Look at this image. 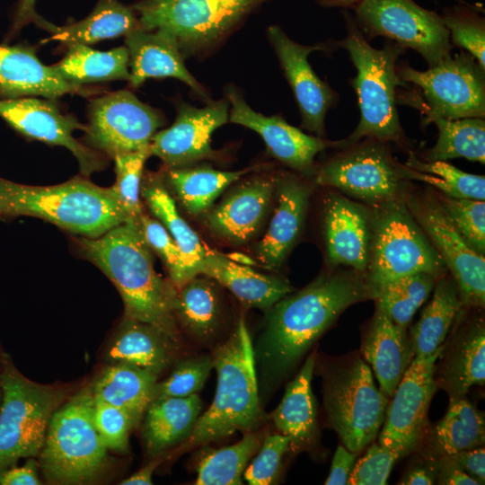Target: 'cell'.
Returning a JSON list of instances; mask_svg holds the SVG:
<instances>
[{
	"instance_id": "cell-4",
	"label": "cell",
	"mask_w": 485,
	"mask_h": 485,
	"mask_svg": "<svg viewBox=\"0 0 485 485\" xmlns=\"http://www.w3.org/2000/svg\"><path fill=\"white\" fill-rule=\"evenodd\" d=\"M18 216L39 217L87 238L132 219L113 186L100 187L83 178L31 186L0 177V216Z\"/></svg>"
},
{
	"instance_id": "cell-15",
	"label": "cell",
	"mask_w": 485,
	"mask_h": 485,
	"mask_svg": "<svg viewBox=\"0 0 485 485\" xmlns=\"http://www.w3.org/2000/svg\"><path fill=\"white\" fill-rule=\"evenodd\" d=\"M445 344L428 356L416 355L389 401L378 443L401 458L415 450L428 427V411L437 388L436 362Z\"/></svg>"
},
{
	"instance_id": "cell-47",
	"label": "cell",
	"mask_w": 485,
	"mask_h": 485,
	"mask_svg": "<svg viewBox=\"0 0 485 485\" xmlns=\"http://www.w3.org/2000/svg\"><path fill=\"white\" fill-rule=\"evenodd\" d=\"M212 368L211 355L193 357L179 362L166 379L157 382L153 401L196 394L203 388Z\"/></svg>"
},
{
	"instance_id": "cell-12",
	"label": "cell",
	"mask_w": 485,
	"mask_h": 485,
	"mask_svg": "<svg viewBox=\"0 0 485 485\" xmlns=\"http://www.w3.org/2000/svg\"><path fill=\"white\" fill-rule=\"evenodd\" d=\"M384 144L372 138L349 143L314 170V182L336 189L373 208L401 198L405 180L401 163Z\"/></svg>"
},
{
	"instance_id": "cell-24",
	"label": "cell",
	"mask_w": 485,
	"mask_h": 485,
	"mask_svg": "<svg viewBox=\"0 0 485 485\" xmlns=\"http://www.w3.org/2000/svg\"><path fill=\"white\" fill-rule=\"evenodd\" d=\"M95 92L64 80L52 66L38 58L32 47L0 43V99L40 96L55 100L65 94L86 96Z\"/></svg>"
},
{
	"instance_id": "cell-52",
	"label": "cell",
	"mask_w": 485,
	"mask_h": 485,
	"mask_svg": "<svg viewBox=\"0 0 485 485\" xmlns=\"http://www.w3.org/2000/svg\"><path fill=\"white\" fill-rule=\"evenodd\" d=\"M36 0H17L7 39H12L29 23H35L52 33L57 26L41 18L35 10Z\"/></svg>"
},
{
	"instance_id": "cell-26",
	"label": "cell",
	"mask_w": 485,
	"mask_h": 485,
	"mask_svg": "<svg viewBox=\"0 0 485 485\" xmlns=\"http://www.w3.org/2000/svg\"><path fill=\"white\" fill-rule=\"evenodd\" d=\"M361 353L371 365L380 391L391 399L415 357L407 328L376 309L364 334Z\"/></svg>"
},
{
	"instance_id": "cell-3",
	"label": "cell",
	"mask_w": 485,
	"mask_h": 485,
	"mask_svg": "<svg viewBox=\"0 0 485 485\" xmlns=\"http://www.w3.org/2000/svg\"><path fill=\"white\" fill-rule=\"evenodd\" d=\"M211 356L217 374L213 401L175 453L188 452L235 432H251L263 420L253 344L243 317Z\"/></svg>"
},
{
	"instance_id": "cell-50",
	"label": "cell",
	"mask_w": 485,
	"mask_h": 485,
	"mask_svg": "<svg viewBox=\"0 0 485 485\" xmlns=\"http://www.w3.org/2000/svg\"><path fill=\"white\" fill-rule=\"evenodd\" d=\"M290 449V438L283 434L265 437L257 454L243 472V479L251 485L272 484L278 477L285 454Z\"/></svg>"
},
{
	"instance_id": "cell-19",
	"label": "cell",
	"mask_w": 485,
	"mask_h": 485,
	"mask_svg": "<svg viewBox=\"0 0 485 485\" xmlns=\"http://www.w3.org/2000/svg\"><path fill=\"white\" fill-rule=\"evenodd\" d=\"M227 122L229 103L226 99L210 101L203 108L179 103L173 124L153 137L151 155L160 158L167 168L190 166L215 158L212 134Z\"/></svg>"
},
{
	"instance_id": "cell-10",
	"label": "cell",
	"mask_w": 485,
	"mask_h": 485,
	"mask_svg": "<svg viewBox=\"0 0 485 485\" xmlns=\"http://www.w3.org/2000/svg\"><path fill=\"white\" fill-rule=\"evenodd\" d=\"M264 0H142L131 6L140 27L176 41L184 57L219 43Z\"/></svg>"
},
{
	"instance_id": "cell-59",
	"label": "cell",
	"mask_w": 485,
	"mask_h": 485,
	"mask_svg": "<svg viewBox=\"0 0 485 485\" xmlns=\"http://www.w3.org/2000/svg\"><path fill=\"white\" fill-rule=\"evenodd\" d=\"M228 257L234 261L243 265H251L253 262V260L250 257L242 253H233Z\"/></svg>"
},
{
	"instance_id": "cell-60",
	"label": "cell",
	"mask_w": 485,
	"mask_h": 485,
	"mask_svg": "<svg viewBox=\"0 0 485 485\" xmlns=\"http://www.w3.org/2000/svg\"><path fill=\"white\" fill-rule=\"evenodd\" d=\"M323 3L336 6H351L360 0H322Z\"/></svg>"
},
{
	"instance_id": "cell-23",
	"label": "cell",
	"mask_w": 485,
	"mask_h": 485,
	"mask_svg": "<svg viewBox=\"0 0 485 485\" xmlns=\"http://www.w3.org/2000/svg\"><path fill=\"white\" fill-rule=\"evenodd\" d=\"M311 187L293 175L276 181V205L264 236L255 247V256L268 269L281 267L303 231Z\"/></svg>"
},
{
	"instance_id": "cell-25",
	"label": "cell",
	"mask_w": 485,
	"mask_h": 485,
	"mask_svg": "<svg viewBox=\"0 0 485 485\" xmlns=\"http://www.w3.org/2000/svg\"><path fill=\"white\" fill-rule=\"evenodd\" d=\"M129 53V85H141L148 78L172 77L190 86L206 101L210 99L206 90L188 71L184 56L176 41L160 31L137 28L125 35Z\"/></svg>"
},
{
	"instance_id": "cell-58",
	"label": "cell",
	"mask_w": 485,
	"mask_h": 485,
	"mask_svg": "<svg viewBox=\"0 0 485 485\" xmlns=\"http://www.w3.org/2000/svg\"><path fill=\"white\" fill-rule=\"evenodd\" d=\"M164 459L163 454L155 456L146 466L133 473L128 478L123 480L120 484L122 485H150L153 484L152 477L157 466Z\"/></svg>"
},
{
	"instance_id": "cell-13",
	"label": "cell",
	"mask_w": 485,
	"mask_h": 485,
	"mask_svg": "<svg viewBox=\"0 0 485 485\" xmlns=\"http://www.w3.org/2000/svg\"><path fill=\"white\" fill-rule=\"evenodd\" d=\"M357 17L370 36H384L417 51L433 66L451 55L449 31L442 16L413 0H360Z\"/></svg>"
},
{
	"instance_id": "cell-2",
	"label": "cell",
	"mask_w": 485,
	"mask_h": 485,
	"mask_svg": "<svg viewBox=\"0 0 485 485\" xmlns=\"http://www.w3.org/2000/svg\"><path fill=\"white\" fill-rule=\"evenodd\" d=\"M76 242L84 257L119 292L124 316L149 323L180 341L174 315L177 288L155 271L138 220L130 219L97 238L83 236Z\"/></svg>"
},
{
	"instance_id": "cell-17",
	"label": "cell",
	"mask_w": 485,
	"mask_h": 485,
	"mask_svg": "<svg viewBox=\"0 0 485 485\" xmlns=\"http://www.w3.org/2000/svg\"><path fill=\"white\" fill-rule=\"evenodd\" d=\"M0 117L22 135L47 144L61 146L76 158L82 174L88 176L105 166L102 154L74 137L75 130H86L70 114L63 113L52 99L22 97L0 99Z\"/></svg>"
},
{
	"instance_id": "cell-42",
	"label": "cell",
	"mask_w": 485,
	"mask_h": 485,
	"mask_svg": "<svg viewBox=\"0 0 485 485\" xmlns=\"http://www.w3.org/2000/svg\"><path fill=\"white\" fill-rule=\"evenodd\" d=\"M260 435L248 432L237 443L211 450L197 465L196 485H239L249 461L261 445Z\"/></svg>"
},
{
	"instance_id": "cell-46",
	"label": "cell",
	"mask_w": 485,
	"mask_h": 485,
	"mask_svg": "<svg viewBox=\"0 0 485 485\" xmlns=\"http://www.w3.org/2000/svg\"><path fill=\"white\" fill-rule=\"evenodd\" d=\"M138 224L147 245L164 263L174 287L179 288L190 280L192 278L184 257L164 226L157 219L144 213L140 216Z\"/></svg>"
},
{
	"instance_id": "cell-6",
	"label": "cell",
	"mask_w": 485,
	"mask_h": 485,
	"mask_svg": "<svg viewBox=\"0 0 485 485\" xmlns=\"http://www.w3.org/2000/svg\"><path fill=\"white\" fill-rule=\"evenodd\" d=\"M92 388L84 387L53 413L40 463L55 484H83L94 480L107 463L108 448L93 423Z\"/></svg>"
},
{
	"instance_id": "cell-1",
	"label": "cell",
	"mask_w": 485,
	"mask_h": 485,
	"mask_svg": "<svg viewBox=\"0 0 485 485\" xmlns=\"http://www.w3.org/2000/svg\"><path fill=\"white\" fill-rule=\"evenodd\" d=\"M367 299L373 295L365 274L341 270L322 274L274 304L253 345L262 387L270 389L284 380L342 312Z\"/></svg>"
},
{
	"instance_id": "cell-21",
	"label": "cell",
	"mask_w": 485,
	"mask_h": 485,
	"mask_svg": "<svg viewBox=\"0 0 485 485\" xmlns=\"http://www.w3.org/2000/svg\"><path fill=\"white\" fill-rule=\"evenodd\" d=\"M276 181L257 176L244 181L206 216L207 227L217 236L235 245L244 244L260 231L275 198Z\"/></svg>"
},
{
	"instance_id": "cell-9",
	"label": "cell",
	"mask_w": 485,
	"mask_h": 485,
	"mask_svg": "<svg viewBox=\"0 0 485 485\" xmlns=\"http://www.w3.org/2000/svg\"><path fill=\"white\" fill-rule=\"evenodd\" d=\"M446 267L423 230L398 198L374 207L371 213L369 261L365 273L373 299L389 282L418 273L438 278Z\"/></svg>"
},
{
	"instance_id": "cell-40",
	"label": "cell",
	"mask_w": 485,
	"mask_h": 485,
	"mask_svg": "<svg viewBox=\"0 0 485 485\" xmlns=\"http://www.w3.org/2000/svg\"><path fill=\"white\" fill-rule=\"evenodd\" d=\"M438 131L436 144L425 154V161H447L463 157L470 161L485 163L484 118L457 119L431 117Z\"/></svg>"
},
{
	"instance_id": "cell-44",
	"label": "cell",
	"mask_w": 485,
	"mask_h": 485,
	"mask_svg": "<svg viewBox=\"0 0 485 485\" xmlns=\"http://www.w3.org/2000/svg\"><path fill=\"white\" fill-rule=\"evenodd\" d=\"M434 193L445 214L465 240L479 254L485 253V202L472 198H458L438 191Z\"/></svg>"
},
{
	"instance_id": "cell-55",
	"label": "cell",
	"mask_w": 485,
	"mask_h": 485,
	"mask_svg": "<svg viewBox=\"0 0 485 485\" xmlns=\"http://www.w3.org/2000/svg\"><path fill=\"white\" fill-rule=\"evenodd\" d=\"M438 472L436 481L444 485H479L468 475L451 456L437 458Z\"/></svg>"
},
{
	"instance_id": "cell-35",
	"label": "cell",
	"mask_w": 485,
	"mask_h": 485,
	"mask_svg": "<svg viewBox=\"0 0 485 485\" xmlns=\"http://www.w3.org/2000/svg\"><path fill=\"white\" fill-rule=\"evenodd\" d=\"M141 195L153 216L164 226L179 246L191 278L200 275L207 251L197 233L179 213L162 178L156 174L146 177Z\"/></svg>"
},
{
	"instance_id": "cell-31",
	"label": "cell",
	"mask_w": 485,
	"mask_h": 485,
	"mask_svg": "<svg viewBox=\"0 0 485 485\" xmlns=\"http://www.w3.org/2000/svg\"><path fill=\"white\" fill-rule=\"evenodd\" d=\"M201 409L202 402L197 393L152 401L145 412L142 430L148 455H162L187 439Z\"/></svg>"
},
{
	"instance_id": "cell-5",
	"label": "cell",
	"mask_w": 485,
	"mask_h": 485,
	"mask_svg": "<svg viewBox=\"0 0 485 485\" xmlns=\"http://www.w3.org/2000/svg\"><path fill=\"white\" fill-rule=\"evenodd\" d=\"M347 36L337 44L348 51L357 69L351 85L357 93L360 119L346 140L356 143L372 138L406 147L408 141L397 111V87L406 84L396 66L405 48L397 43L375 48L350 18L347 19Z\"/></svg>"
},
{
	"instance_id": "cell-8",
	"label": "cell",
	"mask_w": 485,
	"mask_h": 485,
	"mask_svg": "<svg viewBox=\"0 0 485 485\" xmlns=\"http://www.w3.org/2000/svg\"><path fill=\"white\" fill-rule=\"evenodd\" d=\"M321 375L330 426L348 450L361 452L378 436L389 398L376 387L370 367L357 355L333 361Z\"/></svg>"
},
{
	"instance_id": "cell-29",
	"label": "cell",
	"mask_w": 485,
	"mask_h": 485,
	"mask_svg": "<svg viewBox=\"0 0 485 485\" xmlns=\"http://www.w3.org/2000/svg\"><path fill=\"white\" fill-rule=\"evenodd\" d=\"M443 358L436 385L445 389L450 399L465 396L473 385L485 381V329L483 322L462 329L452 340Z\"/></svg>"
},
{
	"instance_id": "cell-53",
	"label": "cell",
	"mask_w": 485,
	"mask_h": 485,
	"mask_svg": "<svg viewBox=\"0 0 485 485\" xmlns=\"http://www.w3.org/2000/svg\"><path fill=\"white\" fill-rule=\"evenodd\" d=\"M358 453L350 452L344 445L335 451L326 485H346Z\"/></svg>"
},
{
	"instance_id": "cell-41",
	"label": "cell",
	"mask_w": 485,
	"mask_h": 485,
	"mask_svg": "<svg viewBox=\"0 0 485 485\" xmlns=\"http://www.w3.org/2000/svg\"><path fill=\"white\" fill-rule=\"evenodd\" d=\"M400 171L404 180L427 183L446 196L485 199L484 176L465 172L446 161H423L410 154Z\"/></svg>"
},
{
	"instance_id": "cell-51",
	"label": "cell",
	"mask_w": 485,
	"mask_h": 485,
	"mask_svg": "<svg viewBox=\"0 0 485 485\" xmlns=\"http://www.w3.org/2000/svg\"><path fill=\"white\" fill-rule=\"evenodd\" d=\"M399 456L380 443L372 444L353 466L348 484L384 485Z\"/></svg>"
},
{
	"instance_id": "cell-48",
	"label": "cell",
	"mask_w": 485,
	"mask_h": 485,
	"mask_svg": "<svg viewBox=\"0 0 485 485\" xmlns=\"http://www.w3.org/2000/svg\"><path fill=\"white\" fill-rule=\"evenodd\" d=\"M442 19L449 31L450 40L465 49L485 70L484 19L473 12L461 8L447 12Z\"/></svg>"
},
{
	"instance_id": "cell-54",
	"label": "cell",
	"mask_w": 485,
	"mask_h": 485,
	"mask_svg": "<svg viewBox=\"0 0 485 485\" xmlns=\"http://www.w3.org/2000/svg\"><path fill=\"white\" fill-rule=\"evenodd\" d=\"M451 456L457 464L479 484L485 481V450L479 446Z\"/></svg>"
},
{
	"instance_id": "cell-28",
	"label": "cell",
	"mask_w": 485,
	"mask_h": 485,
	"mask_svg": "<svg viewBox=\"0 0 485 485\" xmlns=\"http://www.w3.org/2000/svg\"><path fill=\"white\" fill-rule=\"evenodd\" d=\"M200 275L226 287L245 306L265 311L293 290L285 278L257 272L248 265L212 251H207Z\"/></svg>"
},
{
	"instance_id": "cell-36",
	"label": "cell",
	"mask_w": 485,
	"mask_h": 485,
	"mask_svg": "<svg viewBox=\"0 0 485 485\" xmlns=\"http://www.w3.org/2000/svg\"><path fill=\"white\" fill-rule=\"evenodd\" d=\"M52 67L64 80L80 86L113 80L128 81L130 76L129 53L126 46L100 51L88 45H73Z\"/></svg>"
},
{
	"instance_id": "cell-49",
	"label": "cell",
	"mask_w": 485,
	"mask_h": 485,
	"mask_svg": "<svg viewBox=\"0 0 485 485\" xmlns=\"http://www.w3.org/2000/svg\"><path fill=\"white\" fill-rule=\"evenodd\" d=\"M94 427L108 450L126 453L129 434L137 425L123 410L93 397Z\"/></svg>"
},
{
	"instance_id": "cell-57",
	"label": "cell",
	"mask_w": 485,
	"mask_h": 485,
	"mask_svg": "<svg viewBox=\"0 0 485 485\" xmlns=\"http://www.w3.org/2000/svg\"><path fill=\"white\" fill-rule=\"evenodd\" d=\"M438 460L429 456L427 462L410 469L398 482L402 485H430L436 481Z\"/></svg>"
},
{
	"instance_id": "cell-56",
	"label": "cell",
	"mask_w": 485,
	"mask_h": 485,
	"mask_svg": "<svg viewBox=\"0 0 485 485\" xmlns=\"http://www.w3.org/2000/svg\"><path fill=\"white\" fill-rule=\"evenodd\" d=\"M40 481L37 464L31 458L22 467H10L0 472V485H38Z\"/></svg>"
},
{
	"instance_id": "cell-43",
	"label": "cell",
	"mask_w": 485,
	"mask_h": 485,
	"mask_svg": "<svg viewBox=\"0 0 485 485\" xmlns=\"http://www.w3.org/2000/svg\"><path fill=\"white\" fill-rule=\"evenodd\" d=\"M439 278L418 272L394 279L384 285L374 300L376 309L394 323L408 328L417 310L424 304Z\"/></svg>"
},
{
	"instance_id": "cell-37",
	"label": "cell",
	"mask_w": 485,
	"mask_h": 485,
	"mask_svg": "<svg viewBox=\"0 0 485 485\" xmlns=\"http://www.w3.org/2000/svg\"><path fill=\"white\" fill-rule=\"evenodd\" d=\"M463 305L454 280L440 277L430 302L409 333L415 356H428L444 344Z\"/></svg>"
},
{
	"instance_id": "cell-32",
	"label": "cell",
	"mask_w": 485,
	"mask_h": 485,
	"mask_svg": "<svg viewBox=\"0 0 485 485\" xmlns=\"http://www.w3.org/2000/svg\"><path fill=\"white\" fill-rule=\"evenodd\" d=\"M158 374L126 363L104 368L91 386L94 398L126 411L138 425L153 401Z\"/></svg>"
},
{
	"instance_id": "cell-22",
	"label": "cell",
	"mask_w": 485,
	"mask_h": 485,
	"mask_svg": "<svg viewBox=\"0 0 485 485\" xmlns=\"http://www.w3.org/2000/svg\"><path fill=\"white\" fill-rule=\"evenodd\" d=\"M322 221L328 262L365 274L369 261L371 213L342 194L330 193L324 201Z\"/></svg>"
},
{
	"instance_id": "cell-61",
	"label": "cell",
	"mask_w": 485,
	"mask_h": 485,
	"mask_svg": "<svg viewBox=\"0 0 485 485\" xmlns=\"http://www.w3.org/2000/svg\"><path fill=\"white\" fill-rule=\"evenodd\" d=\"M1 354H2V351H0V405H1V401H2V387H1Z\"/></svg>"
},
{
	"instance_id": "cell-45",
	"label": "cell",
	"mask_w": 485,
	"mask_h": 485,
	"mask_svg": "<svg viewBox=\"0 0 485 485\" xmlns=\"http://www.w3.org/2000/svg\"><path fill=\"white\" fill-rule=\"evenodd\" d=\"M149 156L150 146L113 157L116 172L113 188L120 203L135 220L143 214L139 195L144 165Z\"/></svg>"
},
{
	"instance_id": "cell-27",
	"label": "cell",
	"mask_w": 485,
	"mask_h": 485,
	"mask_svg": "<svg viewBox=\"0 0 485 485\" xmlns=\"http://www.w3.org/2000/svg\"><path fill=\"white\" fill-rule=\"evenodd\" d=\"M315 363V354H311L270 415L279 433L290 438V449L295 452L310 450L318 441L317 409L312 391Z\"/></svg>"
},
{
	"instance_id": "cell-33",
	"label": "cell",
	"mask_w": 485,
	"mask_h": 485,
	"mask_svg": "<svg viewBox=\"0 0 485 485\" xmlns=\"http://www.w3.org/2000/svg\"><path fill=\"white\" fill-rule=\"evenodd\" d=\"M260 168L254 165L227 172L208 166H186L167 168L163 177L186 211L198 216L208 211L229 185Z\"/></svg>"
},
{
	"instance_id": "cell-30",
	"label": "cell",
	"mask_w": 485,
	"mask_h": 485,
	"mask_svg": "<svg viewBox=\"0 0 485 485\" xmlns=\"http://www.w3.org/2000/svg\"><path fill=\"white\" fill-rule=\"evenodd\" d=\"M178 343L153 325L124 316L108 348L107 360L159 375L172 362Z\"/></svg>"
},
{
	"instance_id": "cell-11",
	"label": "cell",
	"mask_w": 485,
	"mask_h": 485,
	"mask_svg": "<svg viewBox=\"0 0 485 485\" xmlns=\"http://www.w3.org/2000/svg\"><path fill=\"white\" fill-rule=\"evenodd\" d=\"M397 72L405 83L420 90V93H400L397 103L403 101L419 109L425 120L431 117L484 118V69L468 53L450 55L425 71L403 66H397Z\"/></svg>"
},
{
	"instance_id": "cell-39",
	"label": "cell",
	"mask_w": 485,
	"mask_h": 485,
	"mask_svg": "<svg viewBox=\"0 0 485 485\" xmlns=\"http://www.w3.org/2000/svg\"><path fill=\"white\" fill-rule=\"evenodd\" d=\"M485 421L483 412L465 396L451 398L445 417L432 432L433 458L449 456L484 445Z\"/></svg>"
},
{
	"instance_id": "cell-16",
	"label": "cell",
	"mask_w": 485,
	"mask_h": 485,
	"mask_svg": "<svg viewBox=\"0 0 485 485\" xmlns=\"http://www.w3.org/2000/svg\"><path fill=\"white\" fill-rule=\"evenodd\" d=\"M406 206L453 276L463 304H485V259L454 227L433 194L408 197Z\"/></svg>"
},
{
	"instance_id": "cell-18",
	"label": "cell",
	"mask_w": 485,
	"mask_h": 485,
	"mask_svg": "<svg viewBox=\"0 0 485 485\" xmlns=\"http://www.w3.org/2000/svg\"><path fill=\"white\" fill-rule=\"evenodd\" d=\"M226 100L231 105L229 122L244 126L263 139L269 154L284 165L304 175H313L315 156L327 148H344L345 140L331 141L304 133L280 116H265L253 110L241 92L229 86Z\"/></svg>"
},
{
	"instance_id": "cell-14",
	"label": "cell",
	"mask_w": 485,
	"mask_h": 485,
	"mask_svg": "<svg viewBox=\"0 0 485 485\" xmlns=\"http://www.w3.org/2000/svg\"><path fill=\"white\" fill-rule=\"evenodd\" d=\"M85 143L110 157L150 146L164 119L130 91L120 90L93 99L89 106Z\"/></svg>"
},
{
	"instance_id": "cell-34",
	"label": "cell",
	"mask_w": 485,
	"mask_h": 485,
	"mask_svg": "<svg viewBox=\"0 0 485 485\" xmlns=\"http://www.w3.org/2000/svg\"><path fill=\"white\" fill-rule=\"evenodd\" d=\"M140 28L137 14L118 0H99L91 13L83 20L59 27L43 42L57 41L67 48L91 45L101 40L125 36Z\"/></svg>"
},
{
	"instance_id": "cell-7",
	"label": "cell",
	"mask_w": 485,
	"mask_h": 485,
	"mask_svg": "<svg viewBox=\"0 0 485 485\" xmlns=\"http://www.w3.org/2000/svg\"><path fill=\"white\" fill-rule=\"evenodd\" d=\"M1 387L0 472L40 454L50 419L67 393L65 388L30 380L3 351Z\"/></svg>"
},
{
	"instance_id": "cell-20",
	"label": "cell",
	"mask_w": 485,
	"mask_h": 485,
	"mask_svg": "<svg viewBox=\"0 0 485 485\" xmlns=\"http://www.w3.org/2000/svg\"><path fill=\"white\" fill-rule=\"evenodd\" d=\"M268 36L294 93L300 110L302 127L323 137L325 116L335 104L337 93L318 77L310 66L308 56L313 51H323L327 47L301 45L276 25L269 28Z\"/></svg>"
},
{
	"instance_id": "cell-38",
	"label": "cell",
	"mask_w": 485,
	"mask_h": 485,
	"mask_svg": "<svg viewBox=\"0 0 485 485\" xmlns=\"http://www.w3.org/2000/svg\"><path fill=\"white\" fill-rule=\"evenodd\" d=\"M174 315L177 324L196 340H211L221 322L219 295L214 284L198 275L177 288Z\"/></svg>"
}]
</instances>
